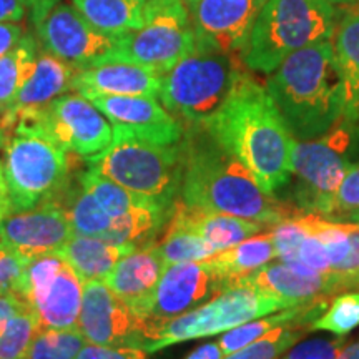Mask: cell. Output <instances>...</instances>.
<instances>
[{
    "label": "cell",
    "instance_id": "cell-40",
    "mask_svg": "<svg viewBox=\"0 0 359 359\" xmlns=\"http://www.w3.org/2000/svg\"><path fill=\"white\" fill-rule=\"evenodd\" d=\"M348 235L351 241V251L348 258L341 263V266L336 269V273H343L348 276H358L359 273V223H346Z\"/></svg>",
    "mask_w": 359,
    "mask_h": 359
},
{
    "label": "cell",
    "instance_id": "cell-10",
    "mask_svg": "<svg viewBox=\"0 0 359 359\" xmlns=\"http://www.w3.org/2000/svg\"><path fill=\"white\" fill-rule=\"evenodd\" d=\"M12 215L55 200L69 185L70 160L64 148L34 133H13L4 161Z\"/></svg>",
    "mask_w": 359,
    "mask_h": 359
},
{
    "label": "cell",
    "instance_id": "cell-3",
    "mask_svg": "<svg viewBox=\"0 0 359 359\" xmlns=\"http://www.w3.org/2000/svg\"><path fill=\"white\" fill-rule=\"evenodd\" d=\"M264 87L294 140L321 137L346 111L331 40L294 52L268 75Z\"/></svg>",
    "mask_w": 359,
    "mask_h": 359
},
{
    "label": "cell",
    "instance_id": "cell-18",
    "mask_svg": "<svg viewBox=\"0 0 359 359\" xmlns=\"http://www.w3.org/2000/svg\"><path fill=\"white\" fill-rule=\"evenodd\" d=\"M90 102L111 125L127 128L137 137L156 145H177L185 137L182 122L155 97H95Z\"/></svg>",
    "mask_w": 359,
    "mask_h": 359
},
{
    "label": "cell",
    "instance_id": "cell-36",
    "mask_svg": "<svg viewBox=\"0 0 359 359\" xmlns=\"http://www.w3.org/2000/svg\"><path fill=\"white\" fill-rule=\"evenodd\" d=\"M304 218H306V223H308V233L306 236L303 238L302 245H299V250H298L299 264H303V266L320 273L333 271V269H331V262H330V257H327L325 245H323L320 238L313 233L306 215H304Z\"/></svg>",
    "mask_w": 359,
    "mask_h": 359
},
{
    "label": "cell",
    "instance_id": "cell-2",
    "mask_svg": "<svg viewBox=\"0 0 359 359\" xmlns=\"http://www.w3.org/2000/svg\"><path fill=\"white\" fill-rule=\"evenodd\" d=\"M185 140L183 203L206 212L231 215L262 224H276L298 210L262 190L253 173L224 151L205 130Z\"/></svg>",
    "mask_w": 359,
    "mask_h": 359
},
{
    "label": "cell",
    "instance_id": "cell-27",
    "mask_svg": "<svg viewBox=\"0 0 359 359\" xmlns=\"http://www.w3.org/2000/svg\"><path fill=\"white\" fill-rule=\"evenodd\" d=\"M72 6L93 29L115 40L143 24L147 0H72Z\"/></svg>",
    "mask_w": 359,
    "mask_h": 359
},
{
    "label": "cell",
    "instance_id": "cell-14",
    "mask_svg": "<svg viewBox=\"0 0 359 359\" xmlns=\"http://www.w3.org/2000/svg\"><path fill=\"white\" fill-rule=\"evenodd\" d=\"M77 330L87 343L98 346L147 344L143 321L103 280L85 281Z\"/></svg>",
    "mask_w": 359,
    "mask_h": 359
},
{
    "label": "cell",
    "instance_id": "cell-31",
    "mask_svg": "<svg viewBox=\"0 0 359 359\" xmlns=\"http://www.w3.org/2000/svg\"><path fill=\"white\" fill-rule=\"evenodd\" d=\"M359 326V290L343 291L311 323V331H327L336 336H348Z\"/></svg>",
    "mask_w": 359,
    "mask_h": 359
},
{
    "label": "cell",
    "instance_id": "cell-13",
    "mask_svg": "<svg viewBox=\"0 0 359 359\" xmlns=\"http://www.w3.org/2000/svg\"><path fill=\"white\" fill-rule=\"evenodd\" d=\"M224 290L226 285L222 276L206 259L165 268L150 298L135 309L137 316L143 321L147 344L156 339L161 327L168 321L208 303Z\"/></svg>",
    "mask_w": 359,
    "mask_h": 359
},
{
    "label": "cell",
    "instance_id": "cell-20",
    "mask_svg": "<svg viewBox=\"0 0 359 359\" xmlns=\"http://www.w3.org/2000/svg\"><path fill=\"white\" fill-rule=\"evenodd\" d=\"M77 72V69L40 47L32 75L19 90L12 105L0 115V130L4 138H7V133L12 132L13 122L20 111L40 109L57 97L74 90Z\"/></svg>",
    "mask_w": 359,
    "mask_h": 359
},
{
    "label": "cell",
    "instance_id": "cell-44",
    "mask_svg": "<svg viewBox=\"0 0 359 359\" xmlns=\"http://www.w3.org/2000/svg\"><path fill=\"white\" fill-rule=\"evenodd\" d=\"M223 351L219 348L218 341H212V343L201 344L196 349L188 354L185 359H223Z\"/></svg>",
    "mask_w": 359,
    "mask_h": 359
},
{
    "label": "cell",
    "instance_id": "cell-37",
    "mask_svg": "<svg viewBox=\"0 0 359 359\" xmlns=\"http://www.w3.org/2000/svg\"><path fill=\"white\" fill-rule=\"evenodd\" d=\"M75 359H148V353L135 346H98L87 343Z\"/></svg>",
    "mask_w": 359,
    "mask_h": 359
},
{
    "label": "cell",
    "instance_id": "cell-29",
    "mask_svg": "<svg viewBox=\"0 0 359 359\" xmlns=\"http://www.w3.org/2000/svg\"><path fill=\"white\" fill-rule=\"evenodd\" d=\"M155 248L163 259L165 268L178 263L203 262L219 253L213 245L195 233L168 222L167 231L160 241H155Z\"/></svg>",
    "mask_w": 359,
    "mask_h": 359
},
{
    "label": "cell",
    "instance_id": "cell-30",
    "mask_svg": "<svg viewBox=\"0 0 359 359\" xmlns=\"http://www.w3.org/2000/svg\"><path fill=\"white\" fill-rule=\"evenodd\" d=\"M308 331H311L308 323H286L223 359H280Z\"/></svg>",
    "mask_w": 359,
    "mask_h": 359
},
{
    "label": "cell",
    "instance_id": "cell-43",
    "mask_svg": "<svg viewBox=\"0 0 359 359\" xmlns=\"http://www.w3.org/2000/svg\"><path fill=\"white\" fill-rule=\"evenodd\" d=\"M25 15L24 0H0V22H22Z\"/></svg>",
    "mask_w": 359,
    "mask_h": 359
},
{
    "label": "cell",
    "instance_id": "cell-6",
    "mask_svg": "<svg viewBox=\"0 0 359 359\" xmlns=\"http://www.w3.org/2000/svg\"><path fill=\"white\" fill-rule=\"evenodd\" d=\"M114 138L98 155L85 158L87 168L127 190L172 206L185 170V140L156 145L123 127L111 125Z\"/></svg>",
    "mask_w": 359,
    "mask_h": 359
},
{
    "label": "cell",
    "instance_id": "cell-24",
    "mask_svg": "<svg viewBox=\"0 0 359 359\" xmlns=\"http://www.w3.org/2000/svg\"><path fill=\"white\" fill-rule=\"evenodd\" d=\"M138 250L132 245H115L95 236L74 235L60 250L55 251L83 281L105 280L123 257Z\"/></svg>",
    "mask_w": 359,
    "mask_h": 359
},
{
    "label": "cell",
    "instance_id": "cell-11",
    "mask_svg": "<svg viewBox=\"0 0 359 359\" xmlns=\"http://www.w3.org/2000/svg\"><path fill=\"white\" fill-rule=\"evenodd\" d=\"M13 133H34L83 158L110 145L114 130L107 116L80 93H64L40 109L20 111Z\"/></svg>",
    "mask_w": 359,
    "mask_h": 359
},
{
    "label": "cell",
    "instance_id": "cell-45",
    "mask_svg": "<svg viewBox=\"0 0 359 359\" xmlns=\"http://www.w3.org/2000/svg\"><path fill=\"white\" fill-rule=\"evenodd\" d=\"M12 215V200L8 193L6 173H4V163L0 161V222Z\"/></svg>",
    "mask_w": 359,
    "mask_h": 359
},
{
    "label": "cell",
    "instance_id": "cell-22",
    "mask_svg": "<svg viewBox=\"0 0 359 359\" xmlns=\"http://www.w3.org/2000/svg\"><path fill=\"white\" fill-rule=\"evenodd\" d=\"M163 271V259L154 243L123 257L103 281L135 311L150 298Z\"/></svg>",
    "mask_w": 359,
    "mask_h": 359
},
{
    "label": "cell",
    "instance_id": "cell-42",
    "mask_svg": "<svg viewBox=\"0 0 359 359\" xmlns=\"http://www.w3.org/2000/svg\"><path fill=\"white\" fill-rule=\"evenodd\" d=\"M25 7H27V15H29L30 22L35 27L40 20L45 19L48 12L52 8H55L62 0H24Z\"/></svg>",
    "mask_w": 359,
    "mask_h": 359
},
{
    "label": "cell",
    "instance_id": "cell-39",
    "mask_svg": "<svg viewBox=\"0 0 359 359\" xmlns=\"http://www.w3.org/2000/svg\"><path fill=\"white\" fill-rule=\"evenodd\" d=\"M25 308H29V304H27L25 299L17 291L0 294V336L6 331L8 321Z\"/></svg>",
    "mask_w": 359,
    "mask_h": 359
},
{
    "label": "cell",
    "instance_id": "cell-5",
    "mask_svg": "<svg viewBox=\"0 0 359 359\" xmlns=\"http://www.w3.org/2000/svg\"><path fill=\"white\" fill-rule=\"evenodd\" d=\"M336 25L327 0H268L240 58L248 70L269 75L294 52L333 39Z\"/></svg>",
    "mask_w": 359,
    "mask_h": 359
},
{
    "label": "cell",
    "instance_id": "cell-41",
    "mask_svg": "<svg viewBox=\"0 0 359 359\" xmlns=\"http://www.w3.org/2000/svg\"><path fill=\"white\" fill-rule=\"evenodd\" d=\"M24 34L20 22H0V57L12 50Z\"/></svg>",
    "mask_w": 359,
    "mask_h": 359
},
{
    "label": "cell",
    "instance_id": "cell-26",
    "mask_svg": "<svg viewBox=\"0 0 359 359\" xmlns=\"http://www.w3.org/2000/svg\"><path fill=\"white\" fill-rule=\"evenodd\" d=\"M331 40L344 85V115L359 122V7L338 22Z\"/></svg>",
    "mask_w": 359,
    "mask_h": 359
},
{
    "label": "cell",
    "instance_id": "cell-7",
    "mask_svg": "<svg viewBox=\"0 0 359 359\" xmlns=\"http://www.w3.org/2000/svg\"><path fill=\"white\" fill-rule=\"evenodd\" d=\"M359 122L344 115L333 128L311 140H294L291 173L296 177L294 208L326 218L341 180L351 167Z\"/></svg>",
    "mask_w": 359,
    "mask_h": 359
},
{
    "label": "cell",
    "instance_id": "cell-35",
    "mask_svg": "<svg viewBox=\"0 0 359 359\" xmlns=\"http://www.w3.org/2000/svg\"><path fill=\"white\" fill-rule=\"evenodd\" d=\"M344 346H346L344 336L336 339L311 338L296 344L281 359H338Z\"/></svg>",
    "mask_w": 359,
    "mask_h": 359
},
{
    "label": "cell",
    "instance_id": "cell-19",
    "mask_svg": "<svg viewBox=\"0 0 359 359\" xmlns=\"http://www.w3.org/2000/svg\"><path fill=\"white\" fill-rule=\"evenodd\" d=\"M241 283L258 286L280 298L302 304L358 288V276H348L336 271L302 273L285 263H268Z\"/></svg>",
    "mask_w": 359,
    "mask_h": 359
},
{
    "label": "cell",
    "instance_id": "cell-8",
    "mask_svg": "<svg viewBox=\"0 0 359 359\" xmlns=\"http://www.w3.org/2000/svg\"><path fill=\"white\" fill-rule=\"evenodd\" d=\"M193 47L195 32L185 0H147L143 24L115 39L114 47L98 64L127 62L163 75Z\"/></svg>",
    "mask_w": 359,
    "mask_h": 359
},
{
    "label": "cell",
    "instance_id": "cell-12",
    "mask_svg": "<svg viewBox=\"0 0 359 359\" xmlns=\"http://www.w3.org/2000/svg\"><path fill=\"white\" fill-rule=\"evenodd\" d=\"M85 281L57 253L27 264L17 293L37 318L40 330H75Z\"/></svg>",
    "mask_w": 359,
    "mask_h": 359
},
{
    "label": "cell",
    "instance_id": "cell-49",
    "mask_svg": "<svg viewBox=\"0 0 359 359\" xmlns=\"http://www.w3.org/2000/svg\"><path fill=\"white\" fill-rule=\"evenodd\" d=\"M2 143H6V138H4V133H2V130H0V145H2Z\"/></svg>",
    "mask_w": 359,
    "mask_h": 359
},
{
    "label": "cell",
    "instance_id": "cell-46",
    "mask_svg": "<svg viewBox=\"0 0 359 359\" xmlns=\"http://www.w3.org/2000/svg\"><path fill=\"white\" fill-rule=\"evenodd\" d=\"M338 359H359V343L346 344L343 351L338 356Z\"/></svg>",
    "mask_w": 359,
    "mask_h": 359
},
{
    "label": "cell",
    "instance_id": "cell-34",
    "mask_svg": "<svg viewBox=\"0 0 359 359\" xmlns=\"http://www.w3.org/2000/svg\"><path fill=\"white\" fill-rule=\"evenodd\" d=\"M356 210H359V163L351 165L344 173L326 219L343 222Z\"/></svg>",
    "mask_w": 359,
    "mask_h": 359
},
{
    "label": "cell",
    "instance_id": "cell-48",
    "mask_svg": "<svg viewBox=\"0 0 359 359\" xmlns=\"http://www.w3.org/2000/svg\"><path fill=\"white\" fill-rule=\"evenodd\" d=\"M330 4H333V6H344V4H353V2H358V0H327Z\"/></svg>",
    "mask_w": 359,
    "mask_h": 359
},
{
    "label": "cell",
    "instance_id": "cell-17",
    "mask_svg": "<svg viewBox=\"0 0 359 359\" xmlns=\"http://www.w3.org/2000/svg\"><path fill=\"white\" fill-rule=\"evenodd\" d=\"M195 39L240 57L268 0H185Z\"/></svg>",
    "mask_w": 359,
    "mask_h": 359
},
{
    "label": "cell",
    "instance_id": "cell-4",
    "mask_svg": "<svg viewBox=\"0 0 359 359\" xmlns=\"http://www.w3.org/2000/svg\"><path fill=\"white\" fill-rule=\"evenodd\" d=\"M241 58L195 39V47L160 75L161 105L193 130L205 128L246 74Z\"/></svg>",
    "mask_w": 359,
    "mask_h": 359
},
{
    "label": "cell",
    "instance_id": "cell-32",
    "mask_svg": "<svg viewBox=\"0 0 359 359\" xmlns=\"http://www.w3.org/2000/svg\"><path fill=\"white\" fill-rule=\"evenodd\" d=\"M39 330L32 309L25 308L17 313L0 336V359H24Z\"/></svg>",
    "mask_w": 359,
    "mask_h": 359
},
{
    "label": "cell",
    "instance_id": "cell-23",
    "mask_svg": "<svg viewBox=\"0 0 359 359\" xmlns=\"http://www.w3.org/2000/svg\"><path fill=\"white\" fill-rule=\"evenodd\" d=\"M168 222L187 228L213 245L218 251L231 248L246 238L263 233L264 224L251 219L231 217V215L206 212L201 208H193L175 200Z\"/></svg>",
    "mask_w": 359,
    "mask_h": 359
},
{
    "label": "cell",
    "instance_id": "cell-16",
    "mask_svg": "<svg viewBox=\"0 0 359 359\" xmlns=\"http://www.w3.org/2000/svg\"><path fill=\"white\" fill-rule=\"evenodd\" d=\"M70 218L58 200L27 212L8 215L0 222V250L30 263L55 253L74 236Z\"/></svg>",
    "mask_w": 359,
    "mask_h": 359
},
{
    "label": "cell",
    "instance_id": "cell-15",
    "mask_svg": "<svg viewBox=\"0 0 359 359\" xmlns=\"http://www.w3.org/2000/svg\"><path fill=\"white\" fill-rule=\"evenodd\" d=\"M39 45L77 70L97 65L110 48L114 39L93 29L74 6L60 2L35 25Z\"/></svg>",
    "mask_w": 359,
    "mask_h": 359
},
{
    "label": "cell",
    "instance_id": "cell-25",
    "mask_svg": "<svg viewBox=\"0 0 359 359\" xmlns=\"http://www.w3.org/2000/svg\"><path fill=\"white\" fill-rule=\"evenodd\" d=\"M273 258H276V251L271 233H258L231 248L219 251L206 262L222 276L228 290L240 285L259 268L266 266Z\"/></svg>",
    "mask_w": 359,
    "mask_h": 359
},
{
    "label": "cell",
    "instance_id": "cell-47",
    "mask_svg": "<svg viewBox=\"0 0 359 359\" xmlns=\"http://www.w3.org/2000/svg\"><path fill=\"white\" fill-rule=\"evenodd\" d=\"M343 223H359V210L353 212L351 215H348V217L343 219Z\"/></svg>",
    "mask_w": 359,
    "mask_h": 359
},
{
    "label": "cell",
    "instance_id": "cell-50",
    "mask_svg": "<svg viewBox=\"0 0 359 359\" xmlns=\"http://www.w3.org/2000/svg\"><path fill=\"white\" fill-rule=\"evenodd\" d=\"M358 288H359V273H358Z\"/></svg>",
    "mask_w": 359,
    "mask_h": 359
},
{
    "label": "cell",
    "instance_id": "cell-28",
    "mask_svg": "<svg viewBox=\"0 0 359 359\" xmlns=\"http://www.w3.org/2000/svg\"><path fill=\"white\" fill-rule=\"evenodd\" d=\"M39 50L37 37L25 32L12 50L0 57V115L12 105L19 90L32 75Z\"/></svg>",
    "mask_w": 359,
    "mask_h": 359
},
{
    "label": "cell",
    "instance_id": "cell-38",
    "mask_svg": "<svg viewBox=\"0 0 359 359\" xmlns=\"http://www.w3.org/2000/svg\"><path fill=\"white\" fill-rule=\"evenodd\" d=\"M27 262L8 253L6 250H0V294L11 293L17 290L22 275H24Z\"/></svg>",
    "mask_w": 359,
    "mask_h": 359
},
{
    "label": "cell",
    "instance_id": "cell-21",
    "mask_svg": "<svg viewBox=\"0 0 359 359\" xmlns=\"http://www.w3.org/2000/svg\"><path fill=\"white\" fill-rule=\"evenodd\" d=\"M74 90L88 100L95 97L147 95L158 98L160 75L127 62H107L79 70Z\"/></svg>",
    "mask_w": 359,
    "mask_h": 359
},
{
    "label": "cell",
    "instance_id": "cell-9",
    "mask_svg": "<svg viewBox=\"0 0 359 359\" xmlns=\"http://www.w3.org/2000/svg\"><path fill=\"white\" fill-rule=\"evenodd\" d=\"M293 306L298 304L258 286L240 283L222 291L208 303L201 304L193 311L168 321L161 327L156 339L147 344L145 351L150 354L183 341L223 334L224 331L245 323Z\"/></svg>",
    "mask_w": 359,
    "mask_h": 359
},
{
    "label": "cell",
    "instance_id": "cell-1",
    "mask_svg": "<svg viewBox=\"0 0 359 359\" xmlns=\"http://www.w3.org/2000/svg\"><path fill=\"white\" fill-rule=\"evenodd\" d=\"M206 133L253 173L263 191L275 195L291 175L294 138L266 92L246 72Z\"/></svg>",
    "mask_w": 359,
    "mask_h": 359
},
{
    "label": "cell",
    "instance_id": "cell-33",
    "mask_svg": "<svg viewBox=\"0 0 359 359\" xmlns=\"http://www.w3.org/2000/svg\"><path fill=\"white\" fill-rule=\"evenodd\" d=\"M306 217L313 233L325 245L331 262V269L336 271L341 266V263L348 258L349 251H351L348 224L343 222H331V219L318 217V215H306Z\"/></svg>",
    "mask_w": 359,
    "mask_h": 359
}]
</instances>
